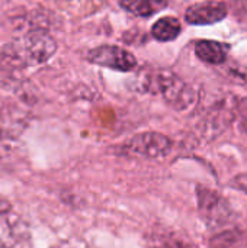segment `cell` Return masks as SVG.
Returning a JSON list of instances; mask_svg holds the SVG:
<instances>
[{"label":"cell","instance_id":"cell-9","mask_svg":"<svg viewBox=\"0 0 247 248\" xmlns=\"http://www.w3.org/2000/svg\"><path fill=\"white\" fill-rule=\"evenodd\" d=\"M181 31H182V26L179 20L170 16L159 19L151 28L153 36L159 41H172L181 33Z\"/></svg>","mask_w":247,"mask_h":248},{"label":"cell","instance_id":"cell-1","mask_svg":"<svg viewBox=\"0 0 247 248\" xmlns=\"http://www.w3.org/2000/svg\"><path fill=\"white\" fill-rule=\"evenodd\" d=\"M197 198L198 211L204 221H207L210 225H223L231 219L233 212L229 202L217 192L210 190L204 186H198Z\"/></svg>","mask_w":247,"mask_h":248},{"label":"cell","instance_id":"cell-5","mask_svg":"<svg viewBox=\"0 0 247 248\" xmlns=\"http://www.w3.org/2000/svg\"><path fill=\"white\" fill-rule=\"evenodd\" d=\"M227 16V7L221 1H204L191 6L185 19L192 25H213L223 20Z\"/></svg>","mask_w":247,"mask_h":248},{"label":"cell","instance_id":"cell-8","mask_svg":"<svg viewBox=\"0 0 247 248\" xmlns=\"http://www.w3.org/2000/svg\"><path fill=\"white\" fill-rule=\"evenodd\" d=\"M121 6L137 16H151L167 6L166 0H121Z\"/></svg>","mask_w":247,"mask_h":248},{"label":"cell","instance_id":"cell-10","mask_svg":"<svg viewBox=\"0 0 247 248\" xmlns=\"http://www.w3.org/2000/svg\"><path fill=\"white\" fill-rule=\"evenodd\" d=\"M231 185H233V186H237L239 189H242V190L247 192V174L237 176V177L233 180V183H231Z\"/></svg>","mask_w":247,"mask_h":248},{"label":"cell","instance_id":"cell-7","mask_svg":"<svg viewBox=\"0 0 247 248\" xmlns=\"http://www.w3.org/2000/svg\"><path fill=\"white\" fill-rule=\"evenodd\" d=\"M230 46L217 41H199L195 46V54L205 62L220 64L227 58Z\"/></svg>","mask_w":247,"mask_h":248},{"label":"cell","instance_id":"cell-4","mask_svg":"<svg viewBox=\"0 0 247 248\" xmlns=\"http://www.w3.org/2000/svg\"><path fill=\"white\" fill-rule=\"evenodd\" d=\"M22 57L28 64H41L55 52L54 39L42 32L29 33L20 48Z\"/></svg>","mask_w":247,"mask_h":248},{"label":"cell","instance_id":"cell-6","mask_svg":"<svg viewBox=\"0 0 247 248\" xmlns=\"http://www.w3.org/2000/svg\"><path fill=\"white\" fill-rule=\"evenodd\" d=\"M26 225L15 214H0V248L15 247L25 235Z\"/></svg>","mask_w":247,"mask_h":248},{"label":"cell","instance_id":"cell-11","mask_svg":"<svg viewBox=\"0 0 247 248\" xmlns=\"http://www.w3.org/2000/svg\"><path fill=\"white\" fill-rule=\"evenodd\" d=\"M12 206H10V202L6 201L4 198L0 196V214H6V212H10Z\"/></svg>","mask_w":247,"mask_h":248},{"label":"cell","instance_id":"cell-3","mask_svg":"<svg viewBox=\"0 0 247 248\" xmlns=\"http://www.w3.org/2000/svg\"><path fill=\"white\" fill-rule=\"evenodd\" d=\"M87 58L90 62L119 71H130L137 64L132 54L115 45H102L96 49H92Z\"/></svg>","mask_w":247,"mask_h":248},{"label":"cell","instance_id":"cell-2","mask_svg":"<svg viewBox=\"0 0 247 248\" xmlns=\"http://www.w3.org/2000/svg\"><path fill=\"white\" fill-rule=\"evenodd\" d=\"M172 148V142L167 137L159 132H144L132 137L124 150L131 155H138L144 158H159L166 155Z\"/></svg>","mask_w":247,"mask_h":248}]
</instances>
